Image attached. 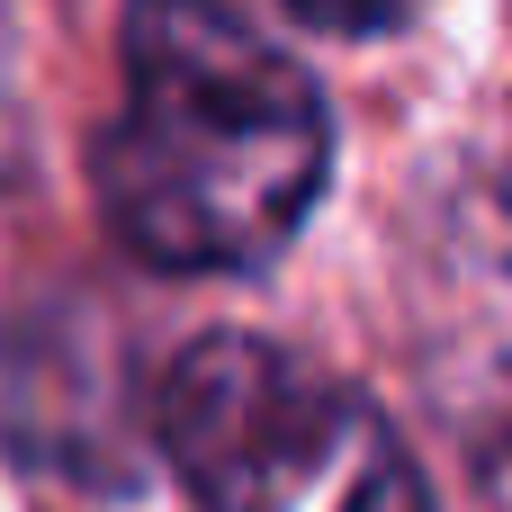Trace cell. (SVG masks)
Instances as JSON below:
<instances>
[{
	"label": "cell",
	"mask_w": 512,
	"mask_h": 512,
	"mask_svg": "<svg viewBox=\"0 0 512 512\" xmlns=\"http://www.w3.org/2000/svg\"><path fill=\"white\" fill-rule=\"evenodd\" d=\"M288 9L324 36H387V27L414 18V0H288Z\"/></svg>",
	"instance_id": "277c9868"
},
{
	"label": "cell",
	"mask_w": 512,
	"mask_h": 512,
	"mask_svg": "<svg viewBox=\"0 0 512 512\" xmlns=\"http://www.w3.org/2000/svg\"><path fill=\"white\" fill-rule=\"evenodd\" d=\"M126 90L99 126L90 189L144 270H261L333 180L324 90L216 0H126Z\"/></svg>",
	"instance_id": "6da1fadb"
},
{
	"label": "cell",
	"mask_w": 512,
	"mask_h": 512,
	"mask_svg": "<svg viewBox=\"0 0 512 512\" xmlns=\"http://www.w3.org/2000/svg\"><path fill=\"white\" fill-rule=\"evenodd\" d=\"M153 441L207 512H441L405 432L270 333H198L162 369Z\"/></svg>",
	"instance_id": "7a4b0ae2"
},
{
	"label": "cell",
	"mask_w": 512,
	"mask_h": 512,
	"mask_svg": "<svg viewBox=\"0 0 512 512\" xmlns=\"http://www.w3.org/2000/svg\"><path fill=\"white\" fill-rule=\"evenodd\" d=\"M468 504L477 512H512V378L495 387V405L468 432Z\"/></svg>",
	"instance_id": "3957f363"
}]
</instances>
